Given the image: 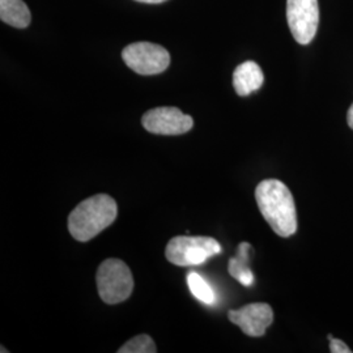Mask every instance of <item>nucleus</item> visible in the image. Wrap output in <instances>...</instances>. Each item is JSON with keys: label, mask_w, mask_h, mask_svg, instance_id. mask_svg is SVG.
I'll return each instance as SVG.
<instances>
[{"label": "nucleus", "mask_w": 353, "mask_h": 353, "mask_svg": "<svg viewBox=\"0 0 353 353\" xmlns=\"http://www.w3.org/2000/svg\"><path fill=\"white\" fill-rule=\"evenodd\" d=\"M256 204L265 221L280 237L297 230V212L290 189L279 179H265L255 189Z\"/></svg>", "instance_id": "nucleus-1"}, {"label": "nucleus", "mask_w": 353, "mask_h": 353, "mask_svg": "<svg viewBox=\"0 0 353 353\" xmlns=\"http://www.w3.org/2000/svg\"><path fill=\"white\" fill-rule=\"evenodd\" d=\"M118 214L117 202L108 194H99L79 203L68 216V230L80 242L94 239L110 227Z\"/></svg>", "instance_id": "nucleus-2"}, {"label": "nucleus", "mask_w": 353, "mask_h": 353, "mask_svg": "<svg viewBox=\"0 0 353 353\" xmlns=\"http://www.w3.org/2000/svg\"><path fill=\"white\" fill-rule=\"evenodd\" d=\"M97 290L103 303H123L134 290V279L128 265L119 259L103 261L96 275Z\"/></svg>", "instance_id": "nucleus-3"}, {"label": "nucleus", "mask_w": 353, "mask_h": 353, "mask_svg": "<svg viewBox=\"0 0 353 353\" xmlns=\"http://www.w3.org/2000/svg\"><path fill=\"white\" fill-rule=\"evenodd\" d=\"M220 252L221 246L217 241L203 236H178L169 241L165 249L166 259L179 267L202 265Z\"/></svg>", "instance_id": "nucleus-4"}, {"label": "nucleus", "mask_w": 353, "mask_h": 353, "mask_svg": "<svg viewBox=\"0 0 353 353\" xmlns=\"http://www.w3.org/2000/svg\"><path fill=\"white\" fill-rule=\"evenodd\" d=\"M122 58L128 68L139 75H159L170 64L166 49L152 42H135L122 51Z\"/></svg>", "instance_id": "nucleus-5"}, {"label": "nucleus", "mask_w": 353, "mask_h": 353, "mask_svg": "<svg viewBox=\"0 0 353 353\" xmlns=\"http://www.w3.org/2000/svg\"><path fill=\"white\" fill-rule=\"evenodd\" d=\"M287 20L293 38L300 45H309L319 24L318 0H287Z\"/></svg>", "instance_id": "nucleus-6"}, {"label": "nucleus", "mask_w": 353, "mask_h": 353, "mask_svg": "<svg viewBox=\"0 0 353 353\" xmlns=\"http://www.w3.org/2000/svg\"><path fill=\"white\" fill-rule=\"evenodd\" d=\"M144 128L156 135H182L194 126V119L176 108H156L143 115Z\"/></svg>", "instance_id": "nucleus-7"}, {"label": "nucleus", "mask_w": 353, "mask_h": 353, "mask_svg": "<svg viewBox=\"0 0 353 353\" xmlns=\"http://www.w3.org/2000/svg\"><path fill=\"white\" fill-rule=\"evenodd\" d=\"M228 318L246 335L259 338L265 335V330L272 323L274 313L268 303H250L239 310H230Z\"/></svg>", "instance_id": "nucleus-8"}, {"label": "nucleus", "mask_w": 353, "mask_h": 353, "mask_svg": "<svg viewBox=\"0 0 353 353\" xmlns=\"http://www.w3.org/2000/svg\"><path fill=\"white\" fill-rule=\"evenodd\" d=\"M265 75L255 62L248 61L241 63L233 72V87L241 97H246L262 87Z\"/></svg>", "instance_id": "nucleus-9"}, {"label": "nucleus", "mask_w": 353, "mask_h": 353, "mask_svg": "<svg viewBox=\"0 0 353 353\" xmlns=\"http://www.w3.org/2000/svg\"><path fill=\"white\" fill-rule=\"evenodd\" d=\"M0 19L8 26L24 29L30 24V11L23 0H0Z\"/></svg>", "instance_id": "nucleus-10"}, {"label": "nucleus", "mask_w": 353, "mask_h": 353, "mask_svg": "<svg viewBox=\"0 0 353 353\" xmlns=\"http://www.w3.org/2000/svg\"><path fill=\"white\" fill-rule=\"evenodd\" d=\"M249 249H250V245L248 242H242L239 246V255L232 258L229 261V265H228L229 274L236 280H239L241 284L245 287H250L254 283V275H252V270L248 265Z\"/></svg>", "instance_id": "nucleus-11"}, {"label": "nucleus", "mask_w": 353, "mask_h": 353, "mask_svg": "<svg viewBox=\"0 0 353 353\" xmlns=\"http://www.w3.org/2000/svg\"><path fill=\"white\" fill-rule=\"evenodd\" d=\"M188 284L192 296L199 301L207 305H214L216 303L214 290L199 274L190 272L188 275Z\"/></svg>", "instance_id": "nucleus-12"}, {"label": "nucleus", "mask_w": 353, "mask_h": 353, "mask_svg": "<svg viewBox=\"0 0 353 353\" xmlns=\"http://www.w3.org/2000/svg\"><path fill=\"white\" fill-rule=\"evenodd\" d=\"M119 353H154L157 352L156 344L151 336L143 334L125 343L119 350Z\"/></svg>", "instance_id": "nucleus-13"}, {"label": "nucleus", "mask_w": 353, "mask_h": 353, "mask_svg": "<svg viewBox=\"0 0 353 353\" xmlns=\"http://www.w3.org/2000/svg\"><path fill=\"white\" fill-rule=\"evenodd\" d=\"M330 341V351L332 353H351L352 350L344 341L335 339L332 335H328Z\"/></svg>", "instance_id": "nucleus-14"}, {"label": "nucleus", "mask_w": 353, "mask_h": 353, "mask_svg": "<svg viewBox=\"0 0 353 353\" xmlns=\"http://www.w3.org/2000/svg\"><path fill=\"white\" fill-rule=\"evenodd\" d=\"M347 122H348V126L353 130V103L351 105L350 110H348V114H347Z\"/></svg>", "instance_id": "nucleus-15"}, {"label": "nucleus", "mask_w": 353, "mask_h": 353, "mask_svg": "<svg viewBox=\"0 0 353 353\" xmlns=\"http://www.w3.org/2000/svg\"><path fill=\"white\" fill-rule=\"evenodd\" d=\"M135 1L145 3V4H160V3H164L166 0H135Z\"/></svg>", "instance_id": "nucleus-16"}]
</instances>
